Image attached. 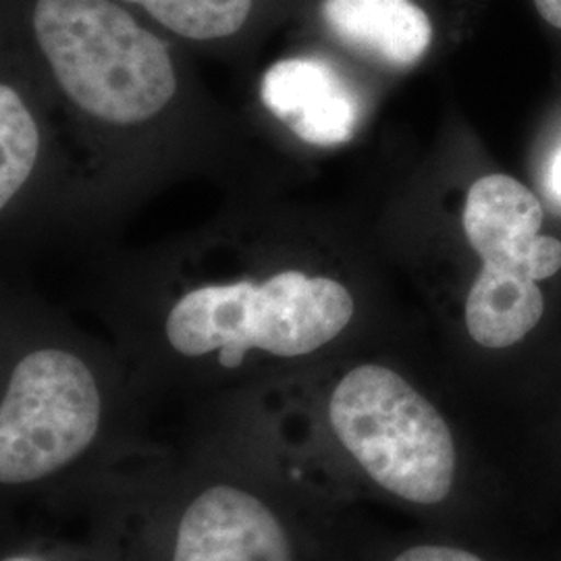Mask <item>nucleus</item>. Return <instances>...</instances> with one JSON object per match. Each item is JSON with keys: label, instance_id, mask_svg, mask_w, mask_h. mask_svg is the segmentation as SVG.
Segmentation results:
<instances>
[{"label": "nucleus", "instance_id": "f257e3e1", "mask_svg": "<svg viewBox=\"0 0 561 561\" xmlns=\"http://www.w3.org/2000/svg\"><path fill=\"white\" fill-rule=\"evenodd\" d=\"M85 502L119 561H337L331 497L245 431L140 458Z\"/></svg>", "mask_w": 561, "mask_h": 561}, {"label": "nucleus", "instance_id": "f03ea898", "mask_svg": "<svg viewBox=\"0 0 561 561\" xmlns=\"http://www.w3.org/2000/svg\"><path fill=\"white\" fill-rule=\"evenodd\" d=\"M248 431L327 497L345 470L419 507L447 502L458 481V443L439 408L377 362L345 370L306 428Z\"/></svg>", "mask_w": 561, "mask_h": 561}, {"label": "nucleus", "instance_id": "7ed1b4c3", "mask_svg": "<svg viewBox=\"0 0 561 561\" xmlns=\"http://www.w3.org/2000/svg\"><path fill=\"white\" fill-rule=\"evenodd\" d=\"M141 458L121 435L92 364L65 345H36L11 364L0 398L4 500L81 495Z\"/></svg>", "mask_w": 561, "mask_h": 561}, {"label": "nucleus", "instance_id": "20e7f679", "mask_svg": "<svg viewBox=\"0 0 561 561\" xmlns=\"http://www.w3.org/2000/svg\"><path fill=\"white\" fill-rule=\"evenodd\" d=\"M354 317L347 285L289 268L187 289L167 308L161 333L173 358L229 377L261 362L310 360L340 340Z\"/></svg>", "mask_w": 561, "mask_h": 561}, {"label": "nucleus", "instance_id": "39448f33", "mask_svg": "<svg viewBox=\"0 0 561 561\" xmlns=\"http://www.w3.org/2000/svg\"><path fill=\"white\" fill-rule=\"evenodd\" d=\"M34 34L62 92L94 119L144 123L178 92L167 46L115 0H36Z\"/></svg>", "mask_w": 561, "mask_h": 561}, {"label": "nucleus", "instance_id": "423d86ee", "mask_svg": "<svg viewBox=\"0 0 561 561\" xmlns=\"http://www.w3.org/2000/svg\"><path fill=\"white\" fill-rule=\"evenodd\" d=\"M461 225L484 264L533 280L549 279L561 268V241L539 233L541 202L510 175H484L472 183Z\"/></svg>", "mask_w": 561, "mask_h": 561}, {"label": "nucleus", "instance_id": "0eeeda50", "mask_svg": "<svg viewBox=\"0 0 561 561\" xmlns=\"http://www.w3.org/2000/svg\"><path fill=\"white\" fill-rule=\"evenodd\" d=\"M261 101L301 141L340 146L358 125V101L340 73L321 59H283L261 81Z\"/></svg>", "mask_w": 561, "mask_h": 561}, {"label": "nucleus", "instance_id": "6e6552de", "mask_svg": "<svg viewBox=\"0 0 561 561\" xmlns=\"http://www.w3.org/2000/svg\"><path fill=\"white\" fill-rule=\"evenodd\" d=\"M321 15L345 48L389 69L419 65L435 34L414 0H322Z\"/></svg>", "mask_w": 561, "mask_h": 561}, {"label": "nucleus", "instance_id": "1a4fd4ad", "mask_svg": "<svg viewBox=\"0 0 561 561\" xmlns=\"http://www.w3.org/2000/svg\"><path fill=\"white\" fill-rule=\"evenodd\" d=\"M537 280L484 264L466 300V329L482 347L502 350L524 340L542 319Z\"/></svg>", "mask_w": 561, "mask_h": 561}, {"label": "nucleus", "instance_id": "9d476101", "mask_svg": "<svg viewBox=\"0 0 561 561\" xmlns=\"http://www.w3.org/2000/svg\"><path fill=\"white\" fill-rule=\"evenodd\" d=\"M144 9L162 27L196 42L231 38L248 23L254 0H121Z\"/></svg>", "mask_w": 561, "mask_h": 561}, {"label": "nucleus", "instance_id": "9b49d317", "mask_svg": "<svg viewBox=\"0 0 561 561\" xmlns=\"http://www.w3.org/2000/svg\"><path fill=\"white\" fill-rule=\"evenodd\" d=\"M41 154V129L20 92L0 88V208H7L30 180Z\"/></svg>", "mask_w": 561, "mask_h": 561}, {"label": "nucleus", "instance_id": "f8f14e48", "mask_svg": "<svg viewBox=\"0 0 561 561\" xmlns=\"http://www.w3.org/2000/svg\"><path fill=\"white\" fill-rule=\"evenodd\" d=\"M0 561H119L96 537L85 542H67L48 537L11 539Z\"/></svg>", "mask_w": 561, "mask_h": 561}, {"label": "nucleus", "instance_id": "ddd939ff", "mask_svg": "<svg viewBox=\"0 0 561 561\" xmlns=\"http://www.w3.org/2000/svg\"><path fill=\"white\" fill-rule=\"evenodd\" d=\"M389 561H482L468 549L443 542H421L410 545Z\"/></svg>", "mask_w": 561, "mask_h": 561}, {"label": "nucleus", "instance_id": "4468645a", "mask_svg": "<svg viewBox=\"0 0 561 561\" xmlns=\"http://www.w3.org/2000/svg\"><path fill=\"white\" fill-rule=\"evenodd\" d=\"M535 7L542 20L561 30V0H535Z\"/></svg>", "mask_w": 561, "mask_h": 561}, {"label": "nucleus", "instance_id": "2eb2a0df", "mask_svg": "<svg viewBox=\"0 0 561 561\" xmlns=\"http://www.w3.org/2000/svg\"><path fill=\"white\" fill-rule=\"evenodd\" d=\"M553 187H556L558 194H561V152L556 159V164H553Z\"/></svg>", "mask_w": 561, "mask_h": 561}]
</instances>
